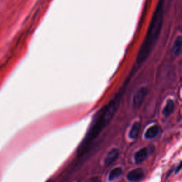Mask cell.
<instances>
[{
  "mask_svg": "<svg viewBox=\"0 0 182 182\" xmlns=\"http://www.w3.org/2000/svg\"><path fill=\"white\" fill-rule=\"evenodd\" d=\"M119 150L118 149L113 148L105 156L104 160V164L105 166H110V164H113L117 160V159L118 158L119 156Z\"/></svg>",
  "mask_w": 182,
  "mask_h": 182,
  "instance_id": "5b68a950",
  "label": "cell"
},
{
  "mask_svg": "<svg viewBox=\"0 0 182 182\" xmlns=\"http://www.w3.org/2000/svg\"><path fill=\"white\" fill-rule=\"evenodd\" d=\"M141 128L142 124L140 122H135V123L133 124V127H132L130 131H129V138L132 139H135L138 138L139 133H140Z\"/></svg>",
  "mask_w": 182,
  "mask_h": 182,
  "instance_id": "52a82bcc",
  "label": "cell"
},
{
  "mask_svg": "<svg viewBox=\"0 0 182 182\" xmlns=\"http://www.w3.org/2000/svg\"><path fill=\"white\" fill-rule=\"evenodd\" d=\"M144 173L142 169L137 168L128 174L127 175V179L130 182H138L141 181L144 178Z\"/></svg>",
  "mask_w": 182,
  "mask_h": 182,
  "instance_id": "277c9868",
  "label": "cell"
},
{
  "mask_svg": "<svg viewBox=\"0 0 182 182\" xmlns=\"http://www.w3.org/2000/svg\"><path fill=\"white\" fill-rule=\"evenodd\" d=\"M119 101H120V96L118 95L99 112L96 119L92 124L91 128L83 142L84 145L96 139L101 133V131L108 125L118 108Z\"/></svg>",
  "mask_w": 182,
  "mask_h": 182,
  "instance_id": "7a4b0ae2",
  "label": "cell"
},
{
  "mask_svg": "<svg viewBox=\"0 0 182 182\" xmlns=\"http://www.w3.org/2000/svg\"><path fill=\"white\" fill-rule=\"evenodd\" d=\"M159 133V128L158 125H153L148 128L147 130L146 131L145 134H144V137L146 139H152L154 138H156Z\"/></svg>",
  "mask_w": 182,
  "mask_h": 182,
  "instance_id": "ba28073f",
  "label": "cell"
},
{
  "mask_svg": "<svg viewBox=\"0 0 182 182\" xmlns=\"http://www.w3.org/2000/svg\"><path fill=\"white\" fill-rule=\"evenodd\" d=\"M174 106H175L174 102L171 99L169 100L166 102V105L164 106V108L163 109L162 114H164V116L169 117V115H171L174 112Z\"/></svg>",
  "mask_w": 182,
  "mask_h": 182,
  "instance_id": "9c48e42d",
  "label": "cell"
},
{
  "mask_svg": "<svg viewBox=\"0 0 182 182\" xmlns=\"http://www.w3.org/2000/svg\"><path fill=\"white\" fill-rule=\"evenodd\" d=\"M46 182H51V180H49V181H47Z\"/></svg>",
  "mask_w": 182,
  "mask_h": 182,
  "instance_id": "7c38bea8",
  "label": "cell"
},
{
  "mask_svg": "<svg viewBox=\"0 0 182 182\" xmlns=\"http://www.w3.org/2000/svg\"><path fill=\"white\" fill-rule=\"evenodd\" d=\"M148 93L147 87H142L135 92L133 97V106L134 108H139L144 103Z\"/></svg>",
  "mask_w": 182,
  "mask_h": 182,
  "instance_id": "3957f363",
  "label": "cell"
},
{
  "mask_svg": "<svg viewBox=\"0 0 182 182\" xmlns=\"http://www.w3.org/2000/svg\"><path fill=\"white\" fill-rule=\"evenodd\" d=\"M164 0H159L157 7L154 12L152 20L149 25L147 34L144 43L139 50L136 62L138 66L143 63L148 58L152 51L153 47L159 39L164 19Z\"/></svg>",
  "mask_w": 182,
  "mask_h": 182,
  "instance_id": "6da1fadb",
  "label": "cell"
},
{
  "mask_svg": "<svg viewBox=\"0 0 182 182\" xmlns=\"http://www.w3.org/2000/svg\"><path fill=\"white\" fill-rule=\"evenodd\" d=\"M148 149L147 147L142 148L138 150L134 154V159L136 164H141L144 161L148 156Z\"/></svg>",
  "mask_w": 182,
  "mask_h": 182,
  "instance_id": "8992f818",
  "label": "cell"
},
{
  "mask_svg": "<svg viewBox=\"0 0 182 182\" xmlns=\"http://www.w3.org/2000/svg\"><path fill=\"white\" fill-rule=\"evenodd\" d=\"M123 174V169L120 167H116L113 169H112L110 172L109 173L108 175V181L110 182L116 180L117 179H118L119 176Z\"/></svg>",
  "mask_w": 182,
  "mask_h": 182,
  "instance_id": "30bf717a",
  "label": "cell"
},
{
  "mask_svg": "<svg viewBox=\"0 0 182 182\" xmlns=\"http://www.w3.org/2000/svg\"><path fill=\"white\" fill-rule=\"evenodd\" d=\"M181 37L179 36H178L176 39L174 41L173 48H172V52L175 56H178L181 52Z\"/></svg>",
  "mask_w": 182,
  "mask_h": 182,
  "instance_id": "8fae6325",
  "label": "cell"
}]
</instances>
